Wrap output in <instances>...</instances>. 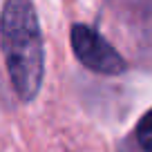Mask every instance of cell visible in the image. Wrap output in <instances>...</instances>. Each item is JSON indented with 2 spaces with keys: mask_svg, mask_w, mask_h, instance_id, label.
<instances>
[{
  "mask_svg": "<svg viewBox=\"0 0 152 152\" xmlns=\"http://www.w3.org/2000/svg\"><path fill=\"white\" fill-rule=\"evenodd\" d=\"M72 49H74V56L96 74L114 76L125 72L128 67L123 56L90 25L76 23L72 27Z\"/></svg>",
  "mask_w": 152,
  "mask_h": 152,
  "instance_id": "2",
  "label": "cell"
},
{
  "mask_svg": "<svg viewBox=\"0 0 152 152\" xmlns=\"http://www.w3.org/2000/svg\"><path fill=\"white\" fill-rule=\"evenodd\" d=\"M0 49L16 96L31 103L45 76L43 31L31 0H5L0 9Z\"/></svg>",
  "mask_w": 152,
  "mask_h": 152,
  "instance_id": "1",
  "label": "cell"
},
{
  "mask_svg": "<svg viewBox=\"0 0 152 152\" xmlns=\"http://www.w3.org/2000/svg\"><path fill=\"white\" fill-rule=\"evenodd\" d=\"M137 141L145 152H152V110L143 114L137 125Z\"/></svg>",
  "mask_w": 152,
  "mask_h": 152,
  "instance_id": "3",
  "label": "cell"
}]
</instances>
